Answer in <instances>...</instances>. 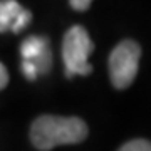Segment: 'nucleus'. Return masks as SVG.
Segmentation results:
<instances>
[{"instance_id":"7ed1b4c3","label":"nucleus","mask_w":151,"mask_h":151,"mask_svg":"<svg viewBox=\"0 0 151 151\" xmlns=\"http://www.w3.org/2000/svg\"><path fill=\"white\" fill-rule=\"evenodd\" d=\"M141 59V47L139 44L126 39L113 49L109 55V77L113 86L119 91L128 89L133 84L138 74Z\"/></svg>"},{"instance_id":"20e7f679","label":"nucleus","mask_w":151,"mask_h":151,"mask_svg":"<svg viewBox=\"0 0 151 151\" xmlns=\"http://www.w3.org/2000/svg\"><path fill=\"white\" fill-rule=\"evenodd\" d=\"M47 49H50V42H49L47 37L30 35V37H27L20 44V55L24 60L35 62Z\"/></svg>"},{"instance_id":"39448f33","label":"nucleus","mask_w":151,"mask_h":151,"mask_svg":"<svg viewBox=\"0 0 151 151\" xmlns=\"http://www.w3.org/2000/svg\"><path fill=\"white\" fill-rule=\"evenodd\" d=\"M22 9L24 7L17 0H0V34L12 30Z\"/></svg>"},{"instance_id":"f03ea898","label":"nucleus","mask_w":151,"mask_h":151,"mask_svg":"<svg viewBox=\"0 0 151 151\" xmlns=\"http://www.w3.org/2000/svg\"><path fill=\"white\" fill-rule=\"evenodd\" d=\"M94 50V44L87 30L82 25H72L64 34L62 40V60L67 77L89 76L92 65L89 64V55Z\"/></svg>"},{"instance_id":"423d86ee","label":"nucleus","mask_w":151,"mask_h":151,"mask_svg":"<svg viewBox=\"0 0 151 151\" xmlns=\"http://www.w3.org/2000/svg\"><path fill=\"white\" fill-rule=\"evenodd\" d=\"M30 20H32V12L27 10V9H22L20 14H19V17H17L15 24L12 25V30H10V32H14V34L22 32V30H24V29H25L29 24H30Z\"/></svg>"},{"instance_id":"9d476101","label":"nucleus","mask_w":151,"mask_h":151,"mask_svg":"<svg viewBox=\"0 0 151 151\" xmlns=\"http://www.w3.org/2000/svg\"><path fill=\"white\" fill-rule=\"evenodd\" d=\"M7 84H9V72H7L5 65L0 62V89H4Z\"/></svg>"},{"instance_id":"1a4fd4ad","label":"nucleus","mask_w":151,"mask_h":151,"mask_svg":"<svg viewBox=\"0 0 151 151\" xmlns=\"http://www.w3.org/2000/svg\"><path fill=\"white\" fill-rule=\"evenodd\" d=\"M69 4H70V7H72L74 10L84 12V10H87V9L91 7L92 0H69Z\"/></svg>"},{"instance_id":"6e6552de","label":"nucleus","mask_w":151,"mask_h":151,"mask_svg":"<svg viewBox=\"0 0 151 151\" xmlns=\"http://www.w3.org/2000/svg\"><path fill=\"white\" fill-rule=\"evenodd\" d=\"M22 72L24 76L27 77L29 81H34V79H37V69H35V65L30 62V60H24L22 62Z\"/></svg>"},{"instance_id":"f257e3e1","label":"nucleus","mask_w":151,"mask_h":151,"mask_svg":"<svg viewBox=\"0 0 151 151\" xmlns=\"http://www.w3.org/2000/svg\"><path fill=\"white\" fill-rule=\"evenodd\" d=\"M87 124L74 116H39L30 126V141L40 151L54 150L60 145H77L87 138Z\"/></svg>"},{"instance_id":"0eeeda50","label":"nucleus","mask_w":151,"mask_h":151,"mask_svg":"<svg viewBox=\"0 0 151 151\" xmlns=\"http://www.w3.org/2000/svg\"><path fill=\"white\" fill-rule=\"evenodd\" d=\"M118 151H151V141L148 139H131L124 143Z\"/></svg>"}]
</instances>
